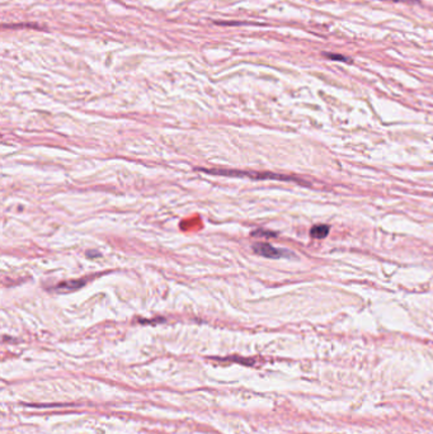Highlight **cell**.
Masks as SVG:
<instances>
[{"label":"cell","instance_id":"6da1fadb","mask_svg":"<svg viewBox=\"0 0 433 434\" xmlns=\"http://www.w3.org/2000/svg\"><path fill=\"white\" fill-rule=\"evenodd\" d=\"M201 172L208 174L225 175V177H247L251 179H276V180H297L295 178L281 175L275 173H257V172H243V171H231V169H200Z\"/></svg>","mask_w":433,"mask_h":434},{"label":"cell","instance_id":"7a4b0ae2","mask_svg":"<svg viewBox=\"0 0 433 434\" xmlns=\"http://www.w3.org/2000/svg\"><path fill=\"white\" fill-rule=\"evenodd\" d=\"M251 248H253V252L256 254L264 258H270V259H277V258L283 257L286 254L283 250L277 249V248L272 247V245L267 244V242H257Z\"/></svg>","mask_w":433,"mask_h":434},{"label":"cell","instance_id":"3957f363","mask_svg":"<svg viewBox=\"0 0 433 434\" xmlns=\"http://www.w3.org/2000/svg\"><path fill=\"white\" fill-rule=\"evenodd\" d=\"M88 279H74V281H66L59 283L58 286L52 287V291H56V292H70V291H75L78 288H82L83 286L86 285Z\"/></svg>","mask_w":433,"mask_h":434},{"label":"cell","instance_id":"277c9868","mask_svg":"<svg viewBox=\"0 0 433 434\" xmlns=\"http://www.w3.org/2000/svg\"><path fill=\"white\" fill-rule=\"evenodd\" d=\"M329 234V226L327 225H316L310 230L311 238L314 239H324Z\"/></svg>","mask_w":433,"mask_h":434},{"label":"cell","instance_id":"5b68a950","mask_svg":"<svg viewBox=\"0 0 433 434\" xmlns=\"http://www.w3.org/2000/svg\"><path fill=\"white\" fill-rule=\"evenodd\" d=\"M321 55L326 56L327 59H329V60H332V61H340V63H347V64H352V63H353V60H352V59L347 58V56L340 55V53L321 52Z\"/></svg>","mask_w":433,"mask_h":434},{"label":"cell","instance_id":"8992f818","mask_svg":"<svg viewBox=\"0 0 433 434\" xmlns=\"http://www.w3.org/2000/svg\"><path fill=\"white\" fill-rule=\"evenodd\" d=\"M253 236H276L275 233H270V231H263V230H257L251 233Z\"/></svg>","mask_w":433,"mask_h":434},{"label":"cell","instance_id":"52a82bcc","mask_svg":"<svg viewBox=\"0 0 433 434\" xmlns=\"http://www.w3.org/2000/svg\"><path fill=\"white\" fill-rule=\"evenodd\" d=\"M381 2H392V3H408V4H419V0H381Z\"/></svg>","mask_w":433,"mask_h":434},{"label":"cell","instance_id":"ba28073f","mask_svg":"<svg viewBox=\"0 0 433 434\" xmlns=\"http://www.w3.org/2000/svg\"><path fill=\"white\" fill-rule=\"evenodd\" d=\"M94 255H96V257H101V254H99L98 252H94V250H92V252H86V257H94Z\"/></svg>","mask_w":433,"mask_h":434}]
</instances>
